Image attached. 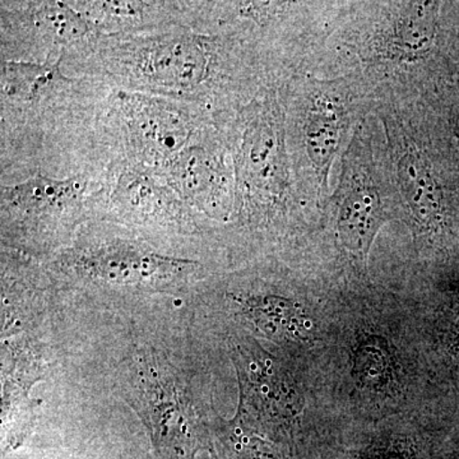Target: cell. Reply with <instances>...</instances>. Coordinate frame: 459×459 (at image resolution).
Segmentation results:
<instances>
[{"mask_svg":"<svg viewBox=\"0 0 459 459\" xmlns=\"http://www.w3.org/2000/svg\"><path fill=\"white\" fill-rule=\"evenodd\" d=\"M287 144L305 201L325 207L331 197L332 166L356 126L373 113L376 93L358 72L336 78L307 74L283 87Z\"/></svg>","mask_w":459,"mask_h":459,"instance_id":"cell-1","label":"cell"},{"mask_svg":"<svg viewBox=\"0 0 459 459\" xmlns=\"http://www.w3.org/2000/svg\"><path fill=\"white\" fill-rule=\"evenodd\" d=\"M350 5L341 45L374 92L421 95L442 39V2H376Z\"/></svg>","mask_w":459,"mask_h":459,"instance_id":"cell-2","label":"cell"},{"mask_svg":"<svg viewBox=\"0 0 459 459\" xmlns=\"http://www.w3.org/2000/svg\"><path fill=\"white\" fill-rule=\"evenodd\" d=\"M99 42L104 74L147 95L202 98L232 78L229 41L220 35L172 31Z\"/></svg>","mask_w":459,"mask_h":459,"instance_id":"cell-3","label":"cell"},{"mask_svg":"<svg viewBox=\"0 0 459 459\" xmlns=\"http://www.w3.org/2000/svg\"><path fill=\"white\" fill-rule=\"evenodd\" d=\"M235 202L246 213L274 214L305 201L287 144L285 98L265 92L244 107L235 123Z\"/></svg>","mask_w":459,"mask_h":459,"instance_id":"cell-4","label":"cell"},{"mask_svg":"<svg viewBox=\"0 0 459 459\" xmlns=\"http://www.w3.org/2000/svg\"><path fill=\"white\" fill-rule=\"evenodd\" d=\"M336 189L328 198L336 237L350 256L367 267L371 244L386 222L404 217L385 150L377 153L369 122L362 120L341 156Z\"/></svg>","mask_w":459,"mask_h":459,"instance_id":"cell-5","label":"cell"},{"mask_svg":"<svg viewBox=\"0 0 459 459\" xmlns=\"http://www.w3.org/2000/svg\"><path fill=\"white\" fill-rule=\"evenodd\" d=\"M114 111L122 123L129 152L143 164L162 168L189 148L198 132L192 115L159 96L119 92Z\"/></svg>","mask_w":459,"mask_h":459,"instance_id":"cell-6","label":"cell"},{"mask_svg":"<svg viewBox=\"0 0 459 459\" xmlns=\"http://www.w3.org/2000/svg\"><path fill=\"white\" fill-rule=\"evenodd\" d=\"M86 276L117 285H157L188 274L195 263L168 258L143 247L111 244L78 258Z\"/></svg>","mask_w":459,"mask_h":459,"instance_id":"cell-7","label":"cell"},{"mask_svg":"<svg viewBox=\"0 0 459 459\" xmlns=\"http://www.w3.org/2000/svg\"><path fill=\"white\" fill-rule=\"evenodd\" d=\"M169 186L195 204L235 202V175L230 174L222 153L207 146H190L164 168Z\"/></svg>","mask_w":459,"mask_h":459,"instance_id":"cell-8","label":"cell"},{"mask_svg":"<svg viewBox=\"0 0 459 459\" xmlns=\"http://www.w3.org/2000/svg\"><path fill=\"white\" fill-rule=\"evenodd\" d=\"M86 183L78 177L59 180L39 175L14 186H3V212L33 217L56 214L82 201Z\"/></svg>","mask_w":459,"mask_h":459,"instance_id":"cell-9","label":"cell"},{"mask_svg":"<svg viewBox=\"0 0 459 459\" xmlns=\"http://www.w3.org/2000/svg\"><path fill=\"white\" fill-rule=\"evenodd\" d=\"M27 26L47 47H71L98 33L96 27L71 3H31L25 11Z\"/></svg>","mask_w":459,"mask_h":459,"instance_id":"cell-10","label":"cell"},{"mask_svg":"<svg viewBox=\"0 0 459 459\" xmlns=\"http://www.w3.org/2000/svg\"><path fill=\"white\" fill-rule=\"evenodd\" d=\"M157 3L142 2H89L75 3L74 7L83 14L98 30L104 27L134 26L141 21L156 16L155 11L160 8Z\"/></svg>","mask_w":459,"mask_h":459,"instance_id":"cell-11","label":"cell"}]
</instances>
